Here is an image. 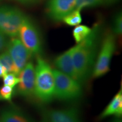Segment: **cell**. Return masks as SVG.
Here are the masks:
<instances>
[{
  "mask_svg": "<svg viewBox=\"0 0 122 122\" xmlns=\"http://www.w3.org/2000/svg\"><path fill=\"white\" fill-rule=\"evenodd\" d=\"M101 30L100 24H96L87 37L75 46L73 62L78 80L81 84L92 74L97 58Z\"/></svg>",
  "mask_w": 122,
  "mask_h": 122,
  "instance_id": "cell-1",
  "label": "cell"
},
{
  "mask_svg": "<svg viewBox=\"0 0 122 122\" xmlns=\"http://www.w3.org/2000/svg\"><path fill=\"white\" fill-rule=\"evenodd\" d=\"M35 70L34 95L42 103L50 102L55 98L53 70L41 56H37Z\"/></svg>",
  "mask_w": 122,
  "mask_h": 122,
  "instance_id": "cell-2",
  "label": "cell"
},
{
  "mask_svg": "<svg viewBox=\"0 0 122 122\" xmlns=\"http://www.w3.org/2000/svg\"><path fill=\"white\" fill-rule=\"evenodd\" d=\"M55 98L65 101L79 100L83 94L81 84L61 71L53 70Z\"/></svg>",
  "mask_w": 122,
  "mask_h": 122,
  "instance_id": "cell-3",
  "label": "cell"
},
{
  "mask_svg": "<svg viewBox=\"0 0 122 122\" xmlns=\"http://www.w3.org/2000/svg\"><path fill=\"white\" fill-rule=\"evenodd\" d=\"M115 35L113 33H107L103 38L101 47L96 58L92 74L94 78H99L110 71L111 59L115 53Z\"/></svg>",
  "mask_w": 122,
  "mask_h": 122,
  "instance_id": "cell-4",
  "label": "cell"
},
{
  "mask_svg": "<svg viewBox=\"0 0 122 122\" xmlns=\"http://www.w3.org/2000/svg\"><path fill=\"white\" fill-rule=\"evenodd\" d=\"M18 36L32 54L41 56L43 49L40 34L34 23L26 16L23 20Z\"/></svg>",
  "mask_w": 122,
  "mask_h": 122,
  "instance_id": "cell-5",
  "label": "cell"
},
{
  "mask_svg": "<svg viewBox=\"0 0 122 122\" xmlns=\"http://www.w3.org/2000/svg\"><path fill=\"white\" fill-rule=\"evenodd\" d=\"M25 16L19 9L15 7L7 6L0 7V31L9 37H17Z\"/></svg>",
  "mask_w": 122,
  "mask_h": 122,
  "instance_id": "cell-6",
  "label": "cell"
},
{
  "mask_svg": "<svg viewBox=\"0 0 122 122\" xmlns=\"http://www.w3.org/2000/svg\"><path fill=\"white\" fill-rule=\"evenodd\" d=\"M7 51L13 59L18 75L32 56L19 38L12 37L7 44Z\"/></svg>",
  "mask_w": 122,
  "mask_h": 122,
  "instance_id": "cell-7",
  "label": "cell"
},
{
  "mask_svg": "<svg viewBox=\"0 0 122 122\" xmlns=\"http://www.w3.org/2000/svg\"><path fill=\"white\" fill-rule=\"evenodd\" d=\"M19 82L16 85V92L18 95L24 98H30L34 94L35 70L32 62H28L18 75Z\"/></svg>",
  "mask_w": 122,
  "mask_h": 122,
  "instance_id": "cell-8",
  "label": "cell"
},
{
  "mask_svg": "<svg viewBox=\"0 0 122 122\" xmlns=\"http://www.w3.org/2000/svg\"><path fill=\"white\" fill-rule=\"evenodd\" d=\"M76 0H48L46 14L49 19L60 22L75 9Z\"/></svg>",
  "mask_w": 122,
  "mask_h": 122,
  "instance_id": "cell-9",
  "label": "cell"
},
{
  "mask_svg": "<svg viewBox=\"0 0 122 122\" xmlns=\"http://www.w3.org/2000/svg\"><path fill=\"white\" fill-rule=\"evenodd\" d=\"M74 49L75 46L58 56L54 60V65L58 70L79 81L72 59Z\"/></svg>",
  "mask_w": 122,
  "mask_h": 122,
  "instance_id": "cell-10",
  "label": "cell"
},
{
  "mask_svg": "<svg viewBox=\"0 0 122 122\" xmlns=\"http://www.w3.org/2000/svg\"><path fill=\"white\" fill-rule=\"evenodd\" d=\"M44 115L49 122H81L78 110L75 107L50 110Z\"/></svg>",
  "mask_w": 122,
  "mask_h": 122,
  "instance_id": "cell-11",
  "label": "cell"
},
{
  "mask_svg": "<svg viewBox=\"0 0 122 122\" xmlns=\"http://www.w3.org/2000/svg\"><path fill=\"white\" fill-rule=\"evenodd\" d=\"M2 122H35L28 115L15 106H9L3 109L0 113Z\"/></svg>",
  "mask_w": 122,
  "mask_h": 122,
  "instance_id": "cell-12",
  "label": "cell"
},
{
  "mask_svg": "<svg viewBox=\"0 0 122 122\" xmlns=\"http://www.w3.org/2000/svg\"><path fill=\"white\" fill-rule=\"evenodd\" d=\"M122 115V91L120 89L114 96L106 108L99 116V119L102 120L110 116L120 117Z\"/></svg>",
  "mask_w": 122,
  "mask_h": 122,
  "instance_id": "cell-13",
  "label": "cell"
},
{
  "mask_svg": "<svg viewBox=\"0 0 122 122\" xmlns=\"http://www.w3.org/2000/svg\"><path fill=\"white\" fill-rule=\"evenodd\" d=\"M0 64L5 68L7 73H14L18 75L13 59L7 50L3 51L0 54Z\"/></svg>",
  "mask_w": 122,
  "mask_h": 122,
  "instance_id": "cell-14",
  "label": "cell"
},
{
  "mask_svg": "<svg viewBox=\"0 0 122 122\" xmlns=\"http://www.w3.org/2000/svg\"><path fill=\"white\" fill-rule=\"evenodd\" d=\"M92 28L85 25H76L72 31V35L75 42L77 44L85 39L91 33Z\"/></svg>",
  "mask_w": 122,
  "mask_h": 122,
  "instance_id": "cell-15",
  "label": "cell"
},
{
  "mask_svg": "<svg viewBox=\"0 0 122 122\" xmlns=\"http://www.w3.org/2000/svg\"><path fill=\"white\" fill-rule=\"evenodd\" d=\"M81 10L75 9L69 14L63 18V20L70 26H76L82 22V16L81 15Z\"/></svg>",
  "mask_w": 122,
  "mask_h": 122,
  "instance_id": "cell-16",
  "label": "cell"
},
{
  "mask_svg": "<svg viewBox=\"0 0 122 122\" xmlns=\"http://www.w3.org/2000/svg\"><path fill=\"white\" fill-rule=\"evenodd\" d=\"M106 3V0H76L75 9L81 10L88 7L98 6Z\"/></svg>",
  "mask_w": 122,
  "mask_h": 122,
  "instance_id": "cell-17",
  "label": "cell"
},
{
  "mask_svg": "<svg viewBox=\"0 0 122 122\" xmlns=\"http://www.w3.org/2000/svg\"><path fill=\"white\" fill-rule=\"evenodd\" d=\"M14 94V88L5 85L0 88V101L10 102Z\"/></svg>",
  "mask_w": 122,
  "mask_h": 122,
  "instance_id": "cell-18",
  "label": "cell"
},
{
  "mask_svg": "<svg viewBox=\"0 0 122 122\" xmlns=\"http://www.w3.org/2000/svg\"><path fill=\"white\" fill-rule=\"evenodd\" d=\"M19 82V77L14 73H7L3 77L4 85H7L13 88H14L15 86H16Z\"/></svg>",
  "mask_w": 122,
  "mask_h": 122,
  "instance_id": "cell-19",
  "label": "cell"
},
{
  "mask_svg": "<svg viewBox=\"0 0 122 122\" xmlns=\"http://www.w3.org/2000/svg\"><path fill=\"white\" fill-rule=\"evenodd\" d=\"M112 31L114 35H120L122 33V15L119 13L115 15L112 22Z\"/></svg>",
  "mask_w": 122,
  "mask_h": 122,
  "instance_id": "cell-20",
  "label": "cell"
},
{
  "mask_svg": "<svg viewBox=\"0 0 122 122\" xmlns=\"http://www.w3.org/2000/svg\"><path fill=\"white\" fill-rule=\"evenodd\" d=\"M7 36L4 34L2 32L0 31V52L2 51L6 48L7 44Z\"/></svg>",
  "mask_w": 122,
  "mask_h": 122,
  "instance_id": "cell-21",
  "label": "cell"
},
{
  "mask_svg": "<svg viewBox=\"0 0 122 122\" xmlns=\"http://www.w3.org/2000/svg\"><path fill=\"white\" fill-rule=\"evenodd\" d=\"M16 1H19L20 2L24 3V4H34L38 1V0H16Z\"/></svg>",
  "mask_w": 122,
  "mask_h": 122,
  "instance_id": "cell-22",
  "label": "cell"
},
{
  "mask_svg": "<svg viewBox=\"0 0 122 122\" xmlns=\"http://www.w3.org/2000/svg\"><path fill=\"white\" fill-rule=\"evenodd\" d=\"M7 74L6 71L5 69V68L0 64V78L3 77L4 76Z\"/></svg>",
  "mask_w": 122,
  "mask_h": 122,
  "instance_id": "cell-23",
  "label": "cell"
},
{
  "mask_svg": "<svg viewBox=\"0 0 122 122\" xmlns=\"http://www.w3.org/2000/svg\"><path fill=\"white\" fill-rule=\"evenodd\" d=\"M110 122H122V119L120 118V117H116L112 119V120H111Z\"/></svg>",
  "mask_w": 122,
  "mask_h": 122,
  "instance_id": "cell-24",
  "label": "cell"
},
{
  "mask_svg": "<svg viewBox=\"0 0 122 122\" xmlns=\"http://www.w3.org/2000/svg\"><path fill=\"white\" fill-rule=\"evenodd\" d=\"M40 122H49L48 121V119L46 118V117H45V115H44V117H43V118L42 119L41 121Z\"/></svg>",
  "mask_w": 122,
  "mask_h": 122,
  "instance_id": "cell-25",
  "label": "cell"
},
{
  "mask_svg": "<svg viewBox=\"0 0 122 122\" xmlns=\"http://www.w3.org/2000/svg\"><path fill=\"white\" fill-rule=\"evenodd\" d=\"M106 3H109V4H111V3L115 2L116 1H118V0H106Z\"/></svg>",
  "mask_w": 122,
  "mask_h": 122,
  "instance_id": "cell-26",
  "label": "cell"
},
{
  "mask_svg": "<svg viewBox=\"0 0 122 122\" xmlns=\"http://www.w3.org/2000/svg\"><path fill=\"white\" fill-rule=\"evenodd\" d=\"M0 122H2V121H1V120H0Z\"/></svg>",
  "mask_w": 122,
  "mask_h": 122,
  "instance_id": "cell-27",
  "label": "cell"
}]
</instances>
